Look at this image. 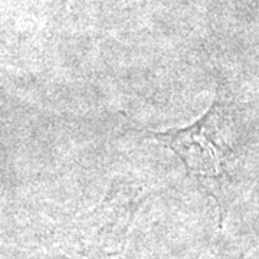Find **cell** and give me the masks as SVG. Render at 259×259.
<instances>
[{"label": "cell", "mask_w": 259, "mask_h": 259, "mask_svg": "<svg viewBox=\"0 0 259 259\" xmlns=\"http://www.w3.org/2000/svg\"><path fill=\"white\" fill-rule=\"evenodd\" d=\"M229 127L228 111L222 101L216 100L209 111L187 127L147 133V137L171 150L182 160L187 173L219 202L222 212L228 168L235 160Z\"/></svg>", "instance_id": "obj_1"}]
</instances>
